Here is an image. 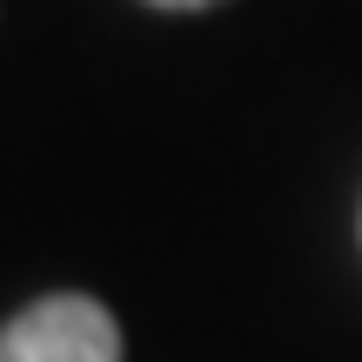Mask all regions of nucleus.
<instances>
[{
	"label": "nucleus",
	"mask_w": 362,
	"mask_h": 362,
	"mask_svg": "<svg viewBox=\"0 0 362 362\" xmlns=\"http://www.w3.org/2000/svg\"><path fill=\"white\" fill-rule=\"evenodd\" d=\"M148 7H168V13H194V7H215V0H148Z\"/></svg>",
	"instance_id": "obj_2"
},
{
	"label": "nucleus",
	"mask_w": 362,
	"mask_h": 362,
	"mask_svg": "<svg viewBox=\"0 0 362 362\" xmlns=\"http://www.w3.org/2000/svg\"><path fill=\"white\" fill-rule=\"evenodd\" d=\"M0 362H121V322L107 315V302L54 288L0 322Z\"/></svg>",
	"instance_id": "obj_1"
}]
</instances>
